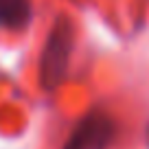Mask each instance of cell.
Instances as JSON below:
<instances>
[{
  "label": "cell",
  "mask_w": 149,
  "mask_h": 149,
  "mask_svg": "<svg viewBox=\"0 0 149 149\" xmlns=\"http://www.w3.org/2000/svg\"><path fill=\"white\" fill-rule=\"evenodd\" d=\"M31 22V0H0V29L20 31Z\"/></svg>",
  "instance_id": "3"
},
{
  "label": "cell",
  "mask_w": 149,
  "mask_h": 149,
  "mask_svg": "<svg viewBox=\"0 0 149 149\" xmlns=\"http://www.w3.org/2000/svg\"><path fill=\"white\" fill-rule=\"evenodd\" d=\"M74 48V24L68 15L59 13L46 33L40 57V84L46 92L57 90L66 79Z\"/></svg>",
  "instance_id": "1"
},
{
  "label": "cell",
  "mask_w": 149,
  "mask_h": 149,
  "mask_svg": "<svg viewBox=\"0 0 149 149\" xmlns=\"http://www.w3.org/2000/svg\"><path fill=\"white\" fill-rule=\"evenodd\" d=\"M116 121L105 110H90L68 136L64 149H110L116 138Z\"/></svg>",
  "instance_id": "2"
}]
</instances>
